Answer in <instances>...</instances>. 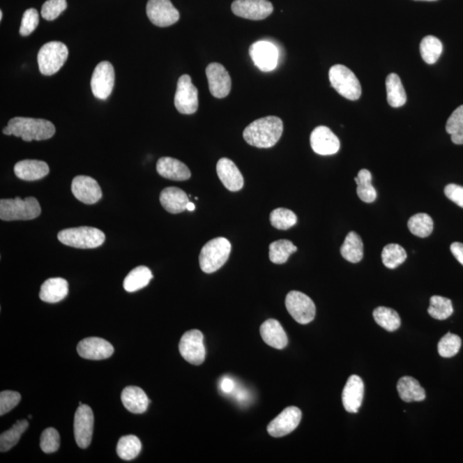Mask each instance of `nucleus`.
Masks as SVG:
<instances>
[{
  "mask_svg": "<svg viewBox=\"0 0 463 463\" xmlns=\"http://www.w3.org/2000/svg\"><path fill=\"white\" fill-rule=\"evenodd\" d=\"M283 132V123L275 116L257 119L243 132L245 141L253 147L268 149L275 146Z\"/></svg>",
  "mask_w": 463,
  "mask_h": 463,
  "instance_id": "nucleus-1",
  "label": "nucleus"
},
{
  "mask_svg": "<svg viewBox=\"0 0 463 463\" xmlns=\"http://www.w3.org/2000/svg\"><path fill=\"white\" fill-rule=\"evenodd\" d=\"M8 127L13 135L25 142L50 139L56 132L53 123L42 119L16 117L10 119Z\"/></svg>",
  "mask_w": 463,
  "mask_h": 463,
  "instance_id": "nucleus-2",
  "label": "nucleus"
},
{
  "mask_svg": "<svg viewBox=\"0 0 463 463\" xmlns=\"http://www.w3.org/2000/svg\"><path fill=\"white\" fill-rule=\"evenodd\" d=\"M40 213L39 202L33 197L0 200V218L3 221H29L38 218Z\"/></svg>",
  "mask_w": 463,
  "mask_h": 463,
  "instance_id": "nucleus-3",
  "label": "nucleus"
},
{
  "mask_svg": "<svg viewBox=\"0 0 463 463\" xmlns=\"http://www.w3.org/2000/svg\"><path fill=\"white\" fill-rule=\"evenodd\" d=\"M231 250V243L226 238H215L206 243L199 255L201 270L206 274L218 271L229 259Z\"/></svg>",
  "mask_w": 463,
  "mask_h": 463,
  "instance_id": "nucleus-4",
  "label": "nucleus"
},
{
  "mask_svg": "<svg viewBox=\"0 0 463 463\" xmlns=\"http://www.w3.org/2000/svg\"><path fill=\"white\" fill-rule=\"evenodd\" d=\"M58 238L62 244L70 248L93 249L102 245L106 236L103 231L96 227H79L59 232Z\"/></svg>",
  "mask_w": 463,
  "mask_h": 463,
  "instance_id": "nucleus-5",
  "label": "nucleus"
},
{
  "mask_svg": "<svg viewBox=\"0 0 463 463\" xmlns=\"http://www.w3.org/2000/svg\"><path fill=\"white\" fill-rule=\"evenodd\" d=\"M328 78L332 87L339 95L350 100L360 99L362 93L360 81L347 67L342 65L332 66L328 72Z\"/></svg>",
  "mask_w": 463,
  "mask_h": 463,
  "instance_id": "nucleus-6",
  "label": "nucleus"
},
{
  "mask_svg": "<svg viewBox=\"0 0 463 463\" xmlns=\"http://www.w3.org/2000/svg\"><path fill=\"white\" fill-rule=\"evenodd\" d=\"M68 54V48L62 43L51 42L43 45L37 56L40 73L52 76L58 73L66 63Z\"/></svg>",
  "mask_w": 463,
  "mask_h": 463,
  "instance_id": "nucleus-7",
  "label": "nucleus"
},
{
  "mask_svg": "<svg viewBox=\"0 0 463 463\" xmlns=\"http://www.w3.org/2000/svg\"><path fill=\"white\" fill-rule=\"evenodd\" d=\"M174 105L182 114H193L199 109V91L188 74L179 78Z\"/></svg>",
  "mask_w": 463,
  "mask_h": 463,
  "instance_id": "nucleus-8",
  "label": "nucleus"
},
{
  "mask_svg": "<svg viewBox=\"0 0 463 463\" xmlns=\"http://www.w3.org/2000/svg\"><path fill=\"white\" fill-rule=\"evenodd\" d=\"M285 305L287 312L298 324H308L315 319L314 302L303 293L291 291L287 295Z\"/></svg>",
  "mask_w": 463,
  "mask_h": 463,
  "instance_id": "nucleus-9",
  "label": "nucleus"
},
{
  "mask_svg": "<svg viewBox=\"0 0 463 463\" xmlns=\"http://www.w3.org/2000/svg\"><path fill=\"white\" fill-rule=\"evenodd\" d=\"M204 335L199 330L185 332L179 342V353L190 364L200 365L205 360L206 350L204 343Z\"/></svg>",
  "mask_w": 463,
  "mask_h": 463,
  "instance_id": "nucleus-10",
  "label": "nucleus"
},
{
  "mask_svg": "<svg viewBox=\"0 0 463 463\" xmlns=\"http://www.w3.org/2000/svg\"><path fill=\"white\" fill-rule=\"evenodd\" d=\"M94 431V413L91 407L79 405L74 417V436L78 446L86 449L91 443Z\"/></svg>",
  "mask_w": 463,
  "mask_h": 463,
  "instance_id": "nucleus-11",
  "label": "nucleus"
},
{
  "mask_svg": "<svg viewBox=\"0 0 463 463\" xmlns=\"http://www.w3.org/2000/svg\"><path fill=\"white\" fill-rule=\"evenodd\" d=\"M146 13L153 24L162 28L176 24L179 20V13L170 0H149Z\"/></svg>",
  "mask_w": 463,
  "mask_h": 463,
  "instance_id": "nucleus-12",
  "label": "nucleus"
},
{
  "mask_svg": "<svg viewBox=\"0 0 463 463\" xmlns=\"http://www.w3.org/2000/svg\"><path fill=\"white\" fill-rule=\"evenodd\" d=\"M114 69L112 63L103 61L96 66L91 78L93 95L97 99L107 100L114 86Z\"/></svg>",
  "mask_w": 463,
  "mask_h": 463,
  "instance_id": "nucleus-13",
  "label": "nucleus"
},
{
  "mask_svg": "<svg viewBox=\"0 0 463 463\" xmlns=\"http://www.w3.org/2000/svg\"><path fill=\"white\" fill-rule=\"evenodd\" d=\"M232 10L236 16L250 20H264L273 13L274 7L268 0H235Z\"/></svg>",
  "mask_w": 463,
  "mask_h": 463,
  "instance_id": "nucleus-14",
  "label": "nucleus"
},
{
  "mask_svg": "<svg viewBox=\"0 0 463 463\" xmlns=\"http://www.w3.org/2000/svg\"><path fill=\"white\" fill-rule=\"evenodd\" d=\"M249 54L254 65L262 72H271L278 66L279 52L274 44L260 40L250 47Z\"/></svg>",
  "mask_w": 463,
  "mask_h": 463,
  "instance_id": "nucleus-15",
  "label": "nucleus"
},
{
  "mask_svg": "<svg viewBox=\"0 0 463 463\" xmlns=\"http://www.w3.org/2000/svg\"><path fill=\"white\" fill-rule=\"evenodd\" d=\"M302 413L297 407H289L268 424V434L274 438H282L294 432L300 425Z\"/></svg>",
  "mask_w": 463,
  "mask_h": 463,
  "instance_id": "nucleus-16",
  "label": "nucleus"
},
{
  "mask_svg": "<svg viewBox=\"0 0 463 463\" xmlns=\"http://www.w3.org/2000/svg\"><path fill=\"white\" fill-rule=\"evenodd\" d=\"M206 76L211 94L215 98H225L232 88L231 77L221 63H211L207 66Z\"/></svg>",
  "mask_w": 463,
  "mask_h": 463,
  "instance_id": "nucleus-17",
  "label": "nucleus"
},
{
  "mask_svg": "<svg viewBox=\"0 0 463 463\" xmlns=\"http://www.w3.org/2000/svg\"><path fill=\"white\" fill-rule=\"evenodd\" d=\"M313 151L320 155H331L339 151V138L327 126H317L310 137Z\"/></svg>",
  "mask_w": 463,
  "mask_h": 463,
  "instance_id": "nucleus-18",
  "label": "nucleus"
},
{
  "mask_svg": "<svg viewBox=\"0 0 463 463\" xmlns=\"http://www.w3.org/2000/svg\"><path fill=\"white\" fill-rule=\"evenodd\" d=\"M77 353L86 360H102L113 356L114 347L103 338L88 337L78 343Z\"/></svg>",
  "mask_w": 463,
  "mask_h": 463,
  "instance_id": "nucleus-19",
  "label": "nucleus"
},
{
  "mask_svg": "<svg viewBox=\"0 0 463 463\" xmlns=\"http://www.w3.org/2000/svg\"><path fill=\"white\" fill-rule=\"evenodd\" d=\"M72 192L77 200L85 204H94L103 197L102 189L96 179L80 175L72 183Z\"/></svg>",
  "mask_w": 463,
  "mask_h": 463,
  "instance_id": "nucleus-20",
  "label": "nucleus"
},
{
  "mask_svg": "<svg viewBox=\"0 0 463 463\" xmlns=\"http://www.w3.org/2000/svg\"><path fill=\"white\" fill-rule=\"evenodd\" d=\"M364 383L357 375L347 379L342 391V404L347 412L358 413L364 397Z\"/></svg>",
  "mask_w": 463,
  "mask_h": 463,
  "instance_id": "nucleus-21",
  "label": "nucleus"
},
{
  "mask_svg": "<svg viewBox=\"0 0 463 463\" xmlns=\"http://www.w3.org/2000/svg\"><path fill=\"white\" fill-rule=\"evenodd\" d=\"M216 173L223 185L231 192H238L244 186V178L241 171L233 160L229 158H222L218 160Z\"/></svg>",
  "mask_w": 463,
  "mask_h": 463,
  "instance_id": "nucleus-22",
  "label": "nucleus"
},
{
  "mask_svg": "<svg viewBox=\"0 0 463 463\" xmlns=\"http://www.w3.org/2000/svg\"><path fill=\"white\" fill-rule=\"evenodd\" d=\"M156 170L160 176L174 181H188L192 176L185 163L172 158H160L156 164Z\"/></svg>",
  "mask_w": 463,
  "mask_h": 463,
  "instance_id": "nucleus-23",
  "label": "nucleus"
},
{
  "mask_svg": "<svg viewBox=\"0 0 463 463\" xmlns=\"http://www.w3.org/2000/svg\"><path fill=\"white\" fill-rule=\"evenodd\" d=\"M50 167L43 160H24L14 167L17 178L25 181H36L46 177L50 174Z\"/></svg>",
  "mask_w": 463,
  "mask_h": 463,
  "instance_id": "nucleus-24",
  "label": "nucleus"
},
{
  "mask_svg": "<svg viewBox=\"0 0 463 463\" xmlns=\"http://www.w3.org/2000/svg\"><path fill=\"white\" fill-rule=\"evenodd\" d=\"M260 334L264 342L276 349H283L289 340L282 324L275 319H268L260 327Z\"/></svg>",
  "mask_w": 463,
  "mask_h": 463,
  "instance_id": "nucleus-25",
  "label": "nucleus"
},
{
  "mask_svg": "<svg viewBox=\"0 0 463 463\" xmlns=\"http://www.w3.org/2000/svg\"><path fill=\"white\" fill-rule=\"evenodd\" d=\"M160 202L162 207L171 214H179L188 210L189 197L184 190L178 188H167L162 190Z\"/></svg>",
  "mask_w": 463,
  "mask_h": 463,
  "instance_id": "nucleus-26",
  "label": "nucleus"
},
{
  "mask_svg": "<svg viewBox=\"0 0 463 463\" xmlns=\"http://www.w3.org/2000/svg\"><path fill=\"white\" fill-rule=\"evenodd\" d=\"M69 292V285L63 278H50L40 287V298L47 303H58L65 298Z\"/></svg>",
  "mask_w": 463,
  "mask_h": 463,
  "instance_id": "nucleus-27",
  "label": "nucleus"
},
{
  "mask_svg": "<svg viewBox=\"0 0 463 463\" xmlns=\"http://www.w3.org/2000/svg\"><path fill=\"white\" fill-rule=\"evenodd\" d=\"M121 401L125 408L132 413H144L149 408L147 395L139 387L128 386L122 391Z\"/></svg>",
  "mask_w": 463,
  "mask_h": 463,
  "instance_id": "nucleus-28",
  "label": "nucleus"
},
{
  "mask_svg": "<svg viewBox=\"0 0 463 463\" xmlns=\"http://www.w3.org/2000/svg\"><path fill=\"white\" fill-rule=\"evenodd\" d=\"M397 391L402 401L422 402L425 399V391L419 382L412 377H402L397 383Z\"/></svg>",
  "mask_w": 463,
  "mask_h": 463,
  "instance_id": "nucleus-29",
  "label": "nucleus"
},
{
  "mask_svg": "<svg viewBox=\"0 0 463 463\" xmlns=\"http://www.w3.org/2000/svg\"><path fill=\"white\" fill-rule=\"evenodd\" d=\"M341 254L347 261L357 264L360 262L364 256V245L360 235L356 232H350L347 235L341 248Z\"/></svg>",
  "mask_w": 463,
  "mask_h": 463,
  "instance_id": "nucleus-30",
  "label": "nucleus"
},
{
  "mask_svg": "<svg viewBox=\"0 0 463 463\" xmlns=\"http://www.w3.org/2000/svg\"><path fill=\"white\" fill-rule=\"evenodd\" d=\"M387 100L392 107H401L405 105L407 96L400 77L390 73L386 78Z\"/></svg>",
  "mask_w": 463,
  "mask_h": 463,
  "instance_id": "nucleus-31",
  "label": "nucleus"
},
{
  "mask_svg": "<svg viewBox=\"0 0 463 463\" xmlns=\"http://www.w3.org/2000/svg\"><path fill=\"white\" fill-rule=\"evenodd\" d=\"M152 279V272L148 267L138 266L127 275L123 285L127 292H137L148 286Z\"/></svg>",
  "mask_w": 463,
  "mask_h": 463,
  "instance_id": "nucleus-32",
  "label": "nucleus"
},
{
  "mask_svg": "<svg viewBox=\"0 0 463 463\" xmlns=\"http://www.w3.org/2000/svg\"><path fill=\"white\" fill-rule=\"evenodd\" d=\"M372 174L367 169H361L354 178L358 196L364 203L372 204L377 199V190L372 184Z\"/></svg>",
  "mask_w": 463,
  "mask_h": 463,
  "instance_id": "nucleus-33",
  "label": "nucleus"
},
{
  "mask_svg": "<svg viewBox=\"0 0 463 463\" xmlns=\"http://www.w3.org/2000/svg\"><path fill=\"white\" fill-rule=\"evenodd\" d=\"M373 317L379 326L388 331H395L401 326V317L395 310L379 306L373 312Z\"/></svg>",
  "mask_w": 463,
  "mask_h": 463,
  "instance_id": "nucleus-34",
  "label": "nucleus"
},
{
  "mask_svg": "<svg viewBox=\"0 0 463 463\" xmlns=\"http://www.w3.org/2000/svg\"><path fill=\"white\" fill-rule=\"evenodd\" d=\"M420 51L423 61L428 65H433L439 61L440 55L443 52V44L441 40L435 36H425L421 40Z\"/></svg>",
  "mask_w": 463,
  "mask_h": 463,
  "instance_id": "nucleus-35",
  "label": "nucleus"
},
{
  "mask_svg": "<svg viewBox=\"0 0 463 463\" xmlns=\"http://www.w3.org/2000/svg\"><path fill=\"white\" fill-rule=\"evenodd\" d=\"M29 427V422L26 420H18L10 430L3 432L0 436V450L1 453L13 449L20 442L21 437Z\"/></svg>",
  "mask_w": 463,
  "mask_h": 463,
  "instance_id": "nucleus-36",
  "label": "nucleus"
},
{
  "mask_svg": "<svg viewBox=\"0 0 463 463\" xmlns=\"http://www.w3.org/2000/svg\"><path fill=\"white\" fill-rule=\"evenodd\" d=\"M141 450V441L136 436L127 435L119 440L117 454L122 460H133L139 455Z\"/></svg>",
  "mask_w": 463,
  "mask_h": 463,
  "instance_id": "nucleus-37",
  "label": "nucleus"
},
{
  "mask_svg": "<svg viewBox=\"0 0 463 463\" xmlns=\"http://www.w3.org/2000/svg\"><path fill=\"white\" fill-rule=\"evenodd\" d=\"M297 251L293 242L287 240H280L271 243L270 245V259L275 264H285L289 257Z\"/></svg>",
  "mask_w": 463,
  "mask_h": 463,
  "instance_id": "nucleus-38",
  "label": "nucleus"
},
{
  "mask_svg": "<svg viewBox=\"0 0 463 463\" xmlns=\"http://www.w3.org/2000/svg\"><path fill=\"white\" fill-rule=\"evenodd\" d=\"M409 229L413 234L420 238H427L432 233L433 221L430 215L420 213L409 220Z\"/></svg>",
  "mask_w": 463,
  "mask_h": 463,
  "instance_id": "nucleus-39",
  "label": "nucleus"
},
{
  "mask_svg": "<svg viewBox=\"0 0 463 463\" xmlns=\"http://www.w3.org/2000/svg\"><path fill=\"white\" fill-rule=\"evenodd\" d=\"M427 311L433 319L446 320L449 319L454 312L453 302L449 298L435 295L431 298Z\"/></svg>",
  "mask_w": 463,
  "mask_h": 463,
  "instance_id": "nucleus-40",
  "label": "nucleus"
},
{
  "mask_svg": "<svg viewBox=\"0 0 463 463\" xmlns=\"http://www.w3.org/2000/svg\"><path fill=\"white\" fill-rule=\"evenodd\" d=\"M407 252L400 245L389 244L384 248L382 252V261L384 266L388 268H397L405 262Z\"/></svg>",
  "mask_w": 463,
  "mask_h": 463,
  "instance_id": "nucleus-41",
  "label": "nucleus"
},
{
  "mask_svg": "<svg viewBox=\"0 0 463 463\" xmlns=\"http://www.w3.org/2000/svg\"><path fill=\"white\" fill-rule=\"evenodd\" d=\"M446 132L455 144H463V105L458 107L448 119Z\"/></svg>",
  "mask_w": 463,
  "mask_h": 463,
  "instance_id": "nucleus-42",
  "label": "nucleus"
},
{
  "mask_svg": "<svg viewBox=\"0 0 463 463\" xmlns=\"http://www.w3.org/2000/svg\"><path fill=\"white\" fill-rule=\"evenodd\" d=\"M271 225L279 230H287L294 227L297 222V216L293 211L287 208H275L271 213Z\"/></svg>",
  "mask_w": 463,
  "mask_h": 463,
  "instance_id": "nucleus-43",
  "label": "nucleus"
},
{
  "mask_svg": "<svg viewBox=\"0 0 463 463\" xmlns=\"http://www.w3.org/2000/svg\"><path fill=\"white\" fill-rule=\"evenodd\" d=\"M462 347V340L457 335L448 333L440 340L438 350L440 356L450 358L457 356Z\"/></svg>",
  "mask_w": 463,
  "mask_h": 463,
  "instance_id": "nucleus-44",
  "label": "nucleus"
},
{
  "mask_svg": "<svg viewBox=\"0 0 463 463\" xmlns=\"http://www.w3.org/2000/svg\"><path fill=\"white\" fill-rule=\"evenodd\" d=\"M59 441H61V437H59L58 431L54 428H47L40 436V449L47 454L54 453L59 450V444H61Z\"/></svg>",
  "mask_w": 463,
  "mask_h": 463,
  "instance_id": "nucleus-45",
  "label": "nucleus"
},
{
  "mask_svg": "<svg viewBox=\"0 0 463 463\" xmlns=\"http://www.w3.org/2000/svg\"><path fill=\"white\" fill-rule=\"evenodd\" d=\"M66 7V0H47L43 6L42 16L44 20L53 21L59 17Z\"/></svg>",
  "mask_w": 463,
  "mask_h": 463,
  "instance_id": "nucleus-46",
  "label": "nucleus"
},
{
  "mask_svg": "<svg viewBox=\"0 0 463 463\" xmlns=\"http://www.w3.org/2000/svg\"><path fill=\"white\" fill-rule=\"evenodd\" d=\"M39 24V14L38 11L36 9H28L24 13L21 22L20 35L22 36H28L31 33L35 31V29L38 27Z\"/></svg>",
  "mask_w": 463,
  "mask_h": 463,
  "instance_id": "nucleus-47",
  "label": "nucleus"
},
{
  "mask_svg": "<svg viewBox=\"0 0 463 463\" xmlns=\"http://www.w3.org/2000/svg\"><path fill=\"white\" fill-rule=\"evenodd\" d=\"M21 401V395L16 391L6 390L0 393V416H3L16 408Z\"/></svg>",
  "mask_w": 463,
  "mask_h": 463,
  "instance_id": "nucleus-48",
  "label": "nucleus"
},
{
  "mask_svg": "<svg viewBox=\"0 0 463 463\" xmlns=\"http://www.w3.org/2000/svg\"><path fill=\"white\" fill-rule=\"evenodd\" d=\"M444 194L450 201L463 208V186L450 184L444 188Z\"/></svg>",
  "mask_w": 463,
  "mask_h": 463,
  "instance_id": "nucleus-49",
  "label": "nucleus"
},
{
  "mask_svg": "<svg viewBox=\"0 0 463 463\" xmlns=\"http://www.w3.org/2000/svg\"><path fill=\"white\" fill-rule=\"evenodd\" d=\"M450 251L459 263L463 266V244L460 242H455L450 245Z\"/></svg>",
  "mask_w": 463,
  "mask_h": 463,
  "instance_id": "nucleus-50",
  "label": "nucleus"
},
{
  "mask_svg": "<svg viewBox=\"0 0 463 463\" xmlns=\"http://www.w3.org/2000/svg\"><path fill=\"white\" fill-rule=\"evenodd\" d=\"M221 388L225 393H231L234 389V382L229 378H225L222 380Z\"/></svg>",
  "mask_w": 463,
  "mask_h": 463,
  "instance_id": "nucleus-51",
  "label": "nucleus"
},
{
  "mask_svg": "<svg viewBox=\"0 0 463 463\" xmlns=\"http://www.w3.org/2000/svg\"><path fill=\"white\" fill-rule=\"evenodd\" d=\"M3 133L5 134V135H7V136L13 135V132H11V130L9 128L8 126H7L6 127V128L3 129Z\"/></svg>",
  "mask_w": 463,
  "mask_h": 463,
  "instance_id": "nucleus-52",
  "label": "nucleus"
},
{
  "mask_svg": "<svg viewBox=\"0 0 463 463\" xmlns=\"http://www.w3.org/2000/svg\"><path fill=\"white\" fill-rule=\"evenodd\" d=\"M195 208H196L195 204H194L192 203H189L188 204V211H193L194 210H195Z\"/></svg>",
  "mask_w": 463,
  "mask_h": 463,
  "instance_id": "nucleus-53",
  "label": "nucleus"
},
{
  "mask_svg": "<svg viewBox=\"0 0 463 463\" xmlns=\"http://www.w3.org/2000/svg\"><path fill=\"white\" fill-rule=\"evenodd\" d=\"M417 1H436V0H417Z\"/></svg>",
  "mask_w": 463,
  "mask_h": 463,
  "instance_id": "nucleus-54",
  "label": "nucleus"
},
{
  "mask_svg": "<svg viewBox=\"0 0 463 463\" xmlns=\"http://www.w3.org/2000/svg\"><path fill=\"white\" fill-rule=\"evenodd\" d=\"M2 18H3V13H2V10H1V11H0V20H2Z\"/></svg>",
  "mask_w": 463,
  "mask_h": 463,
  "instance_id": "nucleus-55",
  "label": "nucleus"
}]
</instances>
